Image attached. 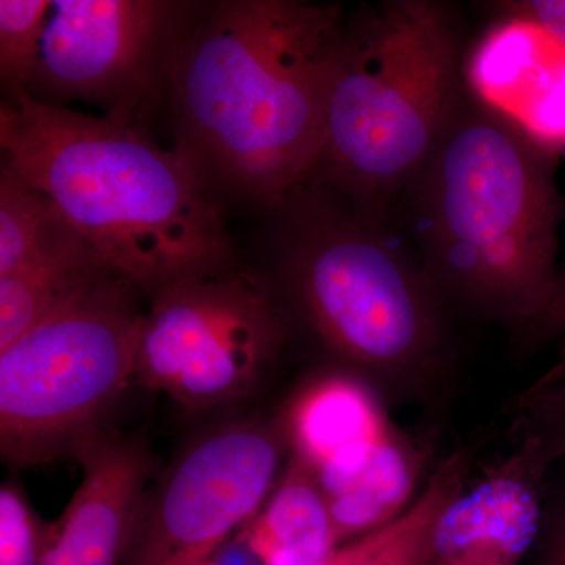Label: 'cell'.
I'll return each instance as SVG.
<instances>
[{"instance_id":"1","label":"cell","mask_w":565,"mask_h":565,"mask_svg":"<svg viewBox=\"0 0 565 565\" xmlns=\"http://www.w3.org/2000/svg\"><path fill=\"white\" fill-rule=\"evenodd\" d=\"M345 21L337 6L228 0L163 55L178 145L207 181L280 211L313 172Z\"/></svg>"},{"instance_id":"2","label":"cell","mask_w":565,"mask_h":565,"mask_svg":"<svg viewBox=\"0 0 565 565\" xmlns=\"http://www.w3.org/2000/svg\"><path fill=\"white\" fill-rule=\"evenodd\" d=\"M3 166L46 193L111 270L140 291L234 269L233 244L202 170L129 120L7 92Z\"/></svg>"},{"instance_id":"3","label":"cell","mask_w":565,"mask_h":565,"mask_svg":"<svg viewBox=\"0 0 565 565\" xmlns=\"http://www.w3.org/2000/svg\"><path fill=\"white\" fill-rule=\"evenodd\" d=\"M553 154L481 104H463L407 193L438 291L512 321H542L557 281Z\"/></svg>"},{"instance_id":"4","label":"cell","mask_w":565,"mask_h":565,"mask_svg":"<svg viewBox=\"0 0 565 565\" xmlns=\"http://www.w3.org/2000/svg\"><path fill=\"white\" fill-rule=\"evenodd\" d=\"M463 65L440 3L392 0L345 21L307 181L386 222L462 109Z\"/></svg>"},{"instance_id":"5","label":"cell","mask_w":565,"mask_h":565,"mask_svg":"<svg viewBox=\"0 0 565 565\" xmlns=\"http://www.w3.org/2000/svg\"><path fill=\"white\" fill-rule=\"evenodd\" d=\"M285 215L281 273L323 344L394 384L426 381L441 359L437 286L385 221L303 182Z\"/></svg>"},{"instance_id":"6","label":"cell","mask_w":565,"mask_h":565,"mask_svg":"<svg viewBox=\"0 0 565 565\" xmlns=\"http://www.w3.org/2000/svg\"><path fill=\"white\" fill-rule=\"evenodd\" d=\"M118 273L0 351V451L14 467L73 456L136 379L145 313Z\"/></svg>"},{"instance_id":"7","label":"cell","mask_w":565,"mask_h":565,"mask_svg":"<svg viewBox=\"0 0 565 565\" xmlns=\"http://www.w3.org/2000/svg\"><path fill=\"white\" fill-rule=\"evenodd\" d=\"M282 337L277 305L252 278L234 269L185 278L152 294L136 379L192 411L214 407L258 384Z\"/></svg>"},{"instance_id":"8","label":"cell","mask_w":565,"mask_h":565,"mask_svg":"<svg viewBox=\"0 0 565 565\" xmlns=\"http://www.w3.org/2000/svg\"><path fill=\"white\" fill-rule=\"evenodd\" d=\"M285 426L241 423L200 438L141 498L120 565H210L274 489Z\"/></svg>"},{"instance_id":"9","label":"cell","mask_w":565,"mask_h":565,"mask_svg":"<svg viewBox=\"0 0 565 565\" xmlns=\"http://www.w3.org/2000/svg\"><path fill=\"white\" fill-rule=\"evenodd\" d=\"M178 10L156 0H54L22 88L50 106L85 99L129 120L161 84Z\"/></svg>"},{"instance_id":"10","label":"cell","mask_w":565,"mask_h":565,"mask_svg":"<svg viewBox=\"0 0 565 565\" xmlns=\"http://www.w3.org/2000/svg\"><path fill=\"white\" fill-rule=\"evenodd\" d=\"M555 459L535 433L478 484L463 487L434 527L427 565H519L541 530V479Z\"/></svg>"},{"instance_id":"11","label":"cell","mask_w":565,"mask_h":565,"mask_svg":"<svg viewBox=\"0 0 565 565\" xmlns=\"http://www.w3.org/2000/svg\"><path fill=\"white\" fill-rule=\"evenodd\" d=\"M475 102L552 152L565 148V46L541 25L508 14L463 65Z\"/></svg>"},{"instance_id":"12","label":"cell","mask_w":565,"mask_h":565,"mask_svg":"<svg viewBox=\"0 0 565 565\" xmlns=\"http://www.w3.org/2000/svg\"><path fill=\"white\" fill-rule=\"evenodd\" d=\"M82 481L39 565H120L152 459L140 441L96 429L74 449Z\"/></svg>"},{"instance_id":"13","label":"cell","mask_w":565,"mask_h":565,"mask_svg":"<svg viewBox=\"0 0 565 565\" xmlns=\"http://www.w3.org/2000/svg\"><path fill=\"white\" fill-rule=\"evenodd\" d=\"M282 426L294 457L310 468L326 497L343 489L396 435L373 390L345 373L323 374L300 390Z\"/></svg>"},{"instance_id":"14","label":"cell","mask_w":565,"mask_h":565,"mask_svg":"<svg viewBox=\"0 0 565 565\" xmlns=\"http://www.w3.org/2000/svg\"><path fill=\"white\" fill-rule=\"evenodd\" d=\"M248 546L263 565H323L338 541L329 501L307 465L292 457L258 514L247 523Z\"/></svg>"},{"instance_id":"15","label":"cell","mask_w":565,"mask_h":565,"mask_svg":"<svg viewBox=\"0 0 565 565\" xmlns=\"http://www.w3.org/2000/svg\"><path fill=\"white\" fill-rule=\"evenodd\" d=\"M468 465L467 452H452L403 514L348 548L334 550L323 565H427L434 527L449 501L463 489Z\"/></svg>"},{"instance_id":"16","label":"cell","mask_w":565,"mask_h":565,"mask_svg":"<svg viewBox=\"0 0 565 565\" xmlns=\"http://www.w3.org/2000/svg\"><path fill=\"white\" fill-rule=\"evenodd\" d=\"M109 273L85 243L0 277V351Z\"/></svg>"},{"instance_id":"17","label":"cell","mask_w":565,"mask_h":565,"mask_svg":"<svg viewBox=\"0 0 565 565\" xmlns=\"http://www.w3.org/2000/svg\"><path fill=\"white\" fill-rule=\"evenodd\" d=\"M418 460L403 438H390L343 489L327 497L338 544L393 522L412 504Z\"/></svg>"},{"instance_id":"18","label":"cell","mask_w":565,"mask_h":565,"mask_svg":"<svg viewBox=\"0 0 565 565\" xmlns=\"http://www.w3.org/2000/svg\"><path fill=\"white\" fill-rule=\"evenodd\" d=\"M58 207L20 174L0 170V277L84 244Z\"/></svg>"},{"instance_id":"19","label":"cell","mask_w":565,"mask_h":565,"mask_svg":"<svg viewBox=\"0 0 565 565\" xmlns=\"http://www.w3.org/2000/svg\"><path fill=\"white\" fill-rule=\"evenodd\" d=\"M50 0L0 2V74L7 92L22 88L39 55Z\"/></svg>"},{"instance_id":"20","label":"cell","mask_w":565,"mask_h":565,"mask_svg":"<svg viewBox=\"0 0 565 565\" xmlns=\"http://www.w3.org/2000/svg\"><path fill=\"white\" fill-rule=\"evenodd\" d=\"M55 533L14 484L0 489V565H39Z\"/></svg>"},{"instance_id":"21","label":"cell","mask_w":565,"mask_h":565,"mask_svg":"<svg viewBox=\"0 0 565 565\" xmlns=\"http://www.w3.org/2000/svg\"><path fill=\"white\" fill-rule=\"evenodd\" d=\"M531 411L539 423V434L557 456H565V379L545 381L531 399Z\"/></svg>"},{"instance_id":"22","label":"cell","mask_w":565,"mask_h":565,"mask_svg":"<svg viewBox=\"0 0 565 565\" xmlns=\"http://www.w3.org/2000/svg\"><path fill=\"white\" fill-rule=\"evenodd\" d=\"M503 9L508 10V14L525 18V20L541 25L553 39L565 46V0L512 2Z\"/></svg>"},{"instance_id":"23","label":"cell","mask_w":565,"mask_h":565,"mask_svg":"<svg viewBox=\"0 0 565 565\" xmlns=\"http://www.w3.org/2000/svg\"><path fill=\"white\" fill-rule=\"evenodd\" d=\"M535 565H565V505L546 527L544 544Z\"/></svg>"},{"instance_id":"24","label":"cell","mask_w":565,"mask_h":565,"mask_svg":"<svg viewBox=\"0 0 565 565\" xmlns=\"http://www.w3.org/2000/svg\"><path fill=\"white\" fill-rule=\"evenodd\" d=\"M546 333L565 334V264L557 273L556 291L542 321L537 323Z\"/></svg>"},{"instance_id":"25","label":"cell","mask_w":565,"mask_h":565,"mask_svg":"<svg viewBox=\"0 0 565 565\" xmlns=\"http://www.w3.org/2000/svg\"><path fill=\"white\" fill-rule=\"evenodd\" d=\"M565 377V360L563 363L557 366V370L552 375H548L546 379H564Z\"/></svg>"},{"instance_id":"26","label":"cell","mask_w":565,"mask_h":565,"mask_svg":"<svg viewBox=\"0 0 565 565\" xmlns=\"http://www.w3.org/2000/svg\"><path fill=\"white\" fill-rule=\"evenodd\" d=\"M563 152H564V156H565V148H564Z\"/></svg>"},{"instance_id":"27","label":"cell","mask_w":565,"mask_h":565,"mask_svg":"<svg viewBox=\"0 0 565 565\" xmlns=\"http://www.w3.org/2000/svg\"><path fill=\"white\" fill-rule=\"evenodd\" d=\"M211 565V564H210Z\"/></svg>"}]
</instances>
